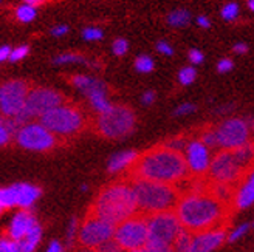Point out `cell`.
<instances>
[{
    "label": "cell",
    "mask_w": 254,
    "mask_h": 252,
    "mask_svg": "<svg viewBox=\"0 0 254 252\" xmlns=\"http://www.w3.org/2000/svg\"><path fill=\"white\" fill-rule=\"evenodd\" d=\"M197 78V71L194 67H185L179 73V81L182 85H190Z\"/></svg>",
    "instance_id": "4dcf8cb0"
},
{
    "label": "cell",
    "mask_w": 254,
    "mask_h": 252,
    "mask_svg": "<svg viewBox=\"0 0 254 252\" xmlns=\"http://www.w3.org/2000/svg\"><path fill=\"white\" fill-rule=\"evenodd\" d=\"M166 20L174 28H183L190 22V12L188 9H174L168 14Z\"/></svg>",
    "instance_id": "cb8c5ba5"
},
{
    "label": "cell",
    "mask_w": 254,
    "mask_h": 252,
    "mask_svg": "<svg viewBox=\"0 0 254 252\" xmlns=\"http://www.w3.org/2000/svg\"><path fill=\"white\" fill-rule=\"evenodd\" d=\"M16 140L19 146L28 150H36V152H45L52 150L58 144V138L47 130L44 125L39 124H25L23 127L17 132Z\"/></svg>",
    "instance_id": "4fadbf2b"
},
{
    "label": "cell",
    "mask_w": 254,
    "mask_h": 252,
    "mask_svg": "<svg viewBox=\"0 0 254 252\" xmlns=\"http://www.w3.org/2000/svg\"><path fill=\"white\" fill-rule=\"evenodd\" d=\"M41 237H42V229H41L39 223H37L27 237L22 238L20 242H17L20 252H34V249L41 242Z\"/></svg>",
    "instance_id": "603a6c76"
},
{
    "label": "cell",
    "mask_w": 254,
    "mask_h": 252,
    "mask_svg": "<svg viewBox=\"0 0 254 252\" xmlns=\"http://www.w3.org/2000/svg\"><path fill=\"white\" fill-rule=\"evenodd\" d=\"M183 155L186 158L190 176H192V178H203L211 164L209 149L197 140H190L185 149Z\"/></svg>",
    "instance_id": "9a60e30c"
},
{
    "label": "cell",
    "mask_w": 254,
    "mask_h": 252,
    "mask_svg": "<svg viewBox=\"0 0 254 252\" xmlns=\"http://www.w3.org/2000/svg\"><path fill=\"white\" fill-rule=\"evenodd\" d=\"M138 156V152L135 150H126V152H120L117 155H113L110 159H109V172L110 173H117V172H121V170H126L129 169L133 161L136 159Z\"/></svg>",
    "instance_id": "44dd1931"
},
{
    "label": "cell",
    "mask_w": 254,
    "mask_h": 252,
    "mask_svg": "<svg viewBox=\"0 0 254 252\" xmlns=\"http://www.w3.org/2000/svg\"><path fill=\"white\" fill-rule=\"evenodd\" d=\"M233 51H234V53H237V54H245V53L248 51V45H247V44H244V42H239V44H236V45H234Z\"/></svg>",
    "instance_id": "681fc988"
},
{
    "label": "cell",
    "mask_w": 254,
    "mask_h": 252,
    "mask_svg": "<svg viewBox=\"0 0 254 252\" xmlns=\"http://www.w3.org/2000/svg\"><path fill=\"white\" fill-rule=\"evenodd\" d=\"M28 53H30V47L28 45H19V47L11 50V54H9V59L8 60H11V62H19L23 57H27Z\"/></svg>",
    "instance_id": "836d02e7"
},
{
    "label": "cell",
    "mask_w": 254,
    "mask_h": 252,
    "mask_svg": "<svg viewBox=\"0 0 254 252\" xmlns=\"http://www.w3.org/2000/svg\"><path fill=\"white\" fill-rule=\"evenodd\" d=\"M41 124L56 138H70L81 133L87 127V119L81 108L71 104H62L53 110L47 111L39 118Z\"/></svg>",
    "instance_id": "5b68a950"
},
{
    "label": "cell",
    "mask_w": 254,
    "mask_h": 252,
    "mask_svg": "<svg viewBox=\"0 0 254 252\" xmlns=\"http://www.w3.org/2000/svg\"><path fill=\"white\" fill-rule=\"evenodd\" d=\"M11 47L8 45H3V47H0V62H3V60H8L9 59V54H11Z\"/></svg>",
    "instance_id": "bcb514c9"
},
{
    "label": "cell",
    "mask_w": 254,
    "mask_h": 252,
    "mask_svg": "<svg viewBox=\"0 0 254 252\" xmlns=\"http://www.w3.org/2000/svg\"><path fill=\"white\" fill-rule=\"evenodd\" d=\"M247 231H248V224L240 226V228H237L230 237H228V242H236V240H239V238L242 237L244 234H247Z\"/></svg>",
    "instance_id": "7bdbcfd3"
},
{
    "label": "cell",
    "mask_w": 254,
    "mask_h": 252,
    "mask_svg": "<svg viewBox=\"0 0 254 252\" xmlns=\"http://www.w3.org/2000/svg\"><path fill=\"white\" fill-rule=\"evenodd\" d=\"M88 210L115 226L138 213L136 197L130 181L121 178L104 186Z\"/></svg>",
    "instance_id": "3957f363"
},
{
    "label": "cell",
    "mask_w": 254,
    "mask_h": 252,
    "mask_svg": "<svg viewBox=\"0 0 254 252\" xmlns=\"http://www.w3.org/2000/svg\"><path fill=\"white\" fill-rule=\"evenodd\" d=\"M47 252H64V248H62V245L59 243V242H52L50 243V246H48V249H47Z\"/></svg>",
    "instance_id": "f907efd6"
},
{
    "label": "cell",
    "mask_w": 254,
    "mask_h": 252,
    "mask_svg": "<svg viewBox=\"0 0 254 252\" xmlns=\"http://www.w3.org/2000/svg\"><path fill=\"white\" fill-rule=\"evenodd\" d=\"M3 210H5V209H3V207H2V206H0V213H2V212H3Z\"/></svg>",
    "instance_id": "11a10c76"
},
{
    "label": "cell",
    "mask_w": 254,
    "mask_h": 252,
    "mask_svg": "<svg viewBox=\"0 0 254 252\" xmlns=\"http://www.w3.org/2000/svg\"><path fill=\"white\" fill-rule=\"evenodd\" d=\"M247 5H248L250 11H253V12H254V0H248V2H247Z\"/></svg>",
    "instance_id": "db71d44e"
},
{
    "label": "cell",
    "mask_w": 254,
    "mask_h": 252,
    "mask_svg": "<svg viewBox=\"0 0 254 252\" xmlns=\"http://www.w3.org/2000/svg\"><path fill=\"white\" fill-rule=\"evenodd\" d=\"M190 242H192V234L186 232L185 229L182 231V234L177 237V240L172 245V251L174 252H189V246Z\"/></svg>",
    "instance_id": "4316f807"
},
{
    "label": "cell",
    "mask_w": 254,
    "mask_h": 252,
    "mask_svg": "<svg viewBox=\"0 0 254 252\" xmlns=\"http://www.w3.org/2000/svg\"><path fill=\"white\" fill-rule=\"evenodd\" d=\"M76 224H78V221H76V220L73 218L71 223H70V228H68V234H67V240H68V243H73V242H74V237H76Z\"/></svg>",
    "instance_id": "f6af8a7d"
},
{
    "label": "cell",
    "mask_w": 254,
    "mask_h": 252,
    "mask_svg": "<svg viewBox=\"0 0 254 252\" xmlns=\"http://www.w3.org/2000/svg\"><path fill=\"white\" fill-rule=\"evenodd\" d=\"M147 220V245L146 246H172L183 231L182 224L175 215V210H164L152 213Z\"/></svg>",
    "instance_id": "ba28073f"
},
{
    "label": "cell",
    "mask_w": 254,
    "mask_h": 252,
    "mask_svg": "<svg viewBox=\"0 0 254 252\" xmlns=\"http://www.w3.org/2000/svg\"><path fill=\"white\" fill-rule=\"evenodd\" d=\"M195 111V105L194 104H182L180 107H177L175 111H174V116H185V115H189V113Z\"/></svg>",
    "instance_id": "74e56055"
},
{
    "label": "cell",
    "mask_w": 254,
    "mask_h": 252,
    "mask_svg": "<svg viewBox=\"0 0 254 252\" xmlns=\"http://www.w3.org/2000/svg\"><path fill=\"white\" fill-rule=\"evenodd\" d=\"M147 220L146 215L135 213L130 218H127L117 224L113 240H115L123 251L135 252L138 249H143L147 245Z\"/></svg>",
    "instance_id": "30bf717a"
},
{
    "label": "cell",
    "mask_w": 254,
    "mask_h": 252,
    "mask_svg": "<svg viewBox=\"0 0 254 252\" xmlns=\"http://www.w3.org/2000/svg\"><path fill=\"white\" fill-rule=\"evenodd\" d=\"M141 101H143V104H146V105H150L152 102L155 101V93L154 92H146L144 95H143V98H141Z\"/></svg>",
    "instance_id": "7dc6e473"
},
{
    "label": "cell",
    "mask_w": 254,
    "mask_h": 252,
    "mask_svg": "<svg viewBox=\"0 0 254 252\" xmlns=\"http://www.w3.org/2000/svg\"><path fill=\"white\" fill-rule=\"evenodd\" d=\"M154 67H155L154 59L147 54H141L135 59V68L139 73H150L152 70H154Z\"/></svg>",
    "instance_id": "f546056e"
},
{
    "label": "cell",
    "mask_w": 254,
    "mask_h": 252,
    "mask_svg": "<svg viewBox=\"0 0 254 252\" xmlns=\"http://www.w3.org/2000/svg\"><path fill=\"white\" fill-rule=\"evenodd\" d=\"M117 226L87 210V215L79 228L78 240L84 248H98L113 238Z\"/></svg>",
    "instance_id": "8fae6325"
},
{
    "label": "cell",
    "mask_w": 254,
    "mask_h": 252,
    "mask_svg": "<svg viewBox=\"0 0 254 252\" xmlns=\"http://www.w3.org/2000/svg\"><path fill=\"white\" fill-rule=\"evenodd\" d=\"M123 178L182 186L185 192V186L192 176L189 173L185 155L161 143L138 153L133 164L126 169Z\"/></svg>",
    "instance_id": "7a4b0ae2"
},
{
    "label": "cell",
    "mask_w": 254,
    "mask_h": 252,
    "mask_svg": "<svg viewBox=\"0 0 254 252\" xmlns=\"http://www.w3.org/2000/svg\"><path fill=\"white\" fill-rule=\"evenodd\" d=\"M135 252H174L172 246H144L143 249H138Z\"/></svg>",
    "instance_id": "b9f144b4"
},
{
    "label": "cell",
    "mask_w": 254,
    "mask_h": 252,
    "mask_svg": "<svg viewBox=\"0 0 254 252\" xmlns=\"http://www.w3.org/2000/svg\"><path fill=\"white\" fill-rule=\"evenodd\" d=\"M197 25L200 28H209L211 27V20L206 16H198L197 17Z\"/></svg>",
    "instance_id": "c3c4849f"
},
{
    "label": "cell",
    "mask_w": 254,
    "mask_h": 252,
    "mask_svg": "<svg viewBox=\"0 0 254 252\" xmlns=\"http://www.w3.org/2000/svg\"><path fill=\"white\" fill-rule=\"evenodd\" d=\"M81 62H85V57L76 53H62L59 56H56L53 59V64L56 65H64V64H81Z\"/></svg>",
    "instance_id": "83f0119b"
},
{
    "label": "cell",
    "mask_w": 254,
    "mask_h": 252,
    "mask_svg": "<svg viewBox=\"0 0 254 252\" xmlns=\"http://www.w3.org/2000/svg\"><path fill=\"white\" fill-rule=\"evenodd\" d=\"M174 210L182 228L192 235L228 229L237 212L231 204L208 191L205 178L189 180L186 192H183Z\"/></svg>",
    "instance_id": "6da1fadb"
},
{
    "label": "cell",
    "mask_w": 254,
    "mask_h": 252,
    "mask_svg": "<svg viewBox=\"0 0 254 252\" xmlns=\"http://www.w3.org/2000/svg\"><path fill=\"white\" fill-rule=\"evenodd\" d=\"M79 252H98V251H96V248H82Z\"/></svg>",
    "instance_id": "f5cc1de1"
},
{
    "label": "cell",
    "mask_w": 254,
    "mask_h": 252,
    "mask_svg": "<svg viewBox=\"0 0 254 252\" xmlns=\"http://www.w3.org/2000/svg\"><path fill=\"white\" fill-rule=\"evenodd\" d=\"M37 224V220L34 218V215L28 210H22L19 212L17 215L12 218L11 221V226H9V231H8V235H9V240L12 242H20L22 238H25L30 231L34 228Z\"/></svg>",
    "instance_id": "e0dca14e"
},
{
    "label": "cell",
    "mask_w": 254,
    "mask_h": 252,
    "mask_svg": "<svg viewBox=\"0 0 254 252\" xmlns=\"http://www.w3.org/2000/svg\"><path fill=\"white\" fill-rule=\"evenodd\" d=\"M98 252H123V249L120 248V245L115 240H109L106 243H103L101 246L96 248Z\"/></svg>",
    "instance_id": "e575fe53"
},
{
    "label": "cell",
    "mask_w": 254,
    "mask_h": 252,
    "mask_svg": "<svg viewBox=\"0 0 254 252\" xmlns=\"http://www.w3.org/2000/svg\"><path fill=\"white\" fill-rule=\"evenodd\" d=\"M192 140L200 141L201 144H205L208 149H217L219 141H217V133H215V125L214 124H205L200 129H195L194 132H190Z\"/></svg>",
    "instance_id": "7402d4cb"
},
{
    "label": "cell",
    "mask_w": 254,
    "mask_h": 252,
    "mask_svg": "<svg viewBox=\"0 0 254 252\" xmlns=\"http://www.w3.org/2000/svg\"><path fill=\"white\" fill-rule=\"evenodd\" d=\"M130 181L132 189L136 197L138 213L152 215L164 210H174L179 200L183 195L182 186L154 183L144 180H127Z\"/></svg>",
    "instance_id": "277c9868"
},
{
    "label": "cell",
    "mask_w": 254,
    "mask_h": 252,
    "mask_svg": "<svg viewBox=\"0 0 254 252\" xmlns=\"http://www.w3.org/2000/svg\"><path fill=\"white\" fill-rule=\"evenodd\" d=\"M62 104H65V98L59 92L53 90V88H45V87L31 88L27 96V102H25L23 110L14 119L23 127L30 119L37 116L41 118L47 111L53 110Z\"/></svg>",
    "instance_id": "9c48e42d"
},
{
    "label": "cell",
    "mask_w": 254,
    "mask_h": 252,
    "mask_svg": "<svg viewBox=\"0 0 254 252\" xmlns=\"http://www.w3.org/2000/svg\"><path fill=\"white\" fill-rule=\"evenodd\" d=\"M0 252H20L19 243L12 240H2L0 242Z\"/></svg>",
    "instance_id": "d590c367"
},
{
    "label": "cell",
    "mask_w": 254,
    "mask_h": 252,
    "mask_svg": "<svg viewBox=\"0 0 254 252\" xmlns=\"http://www.w3.org/2000/svg\"><path fill=\"white\" fill-rule=\"evenodd\" d=\"M11 140V135L8 132V129L5 127V124H3V119H0V146H5L8 144Z\"/></svg>",
    "instance_id": "60d3db41"
},
{
    "label": "cell",
    "mask_w": 254,
    "mask_h": 252,
    "mask_svg": "<svg viewBox=\"0 0 254 252\" xmlns=\"http://www.w3.org/2000/svg\"><path fill=\"white\" fill-rule=\"evenodd\" d=\"M36 16H37V8H34L31 5H27V3L17 6V9H16V17L22 23L33 22L36 19Z\"/></svg>",
    "instance_id": "484cf974"
},
{
    "label": "cell",
    "mask_w": 254,
    "mask_h": 252,
    "mask_svg": "<svg viewBox=\"0 0 254 252\" xmlns=\"http://www.w3.org/2000/svg\"><path fill=\"white\" fill-rule=\"evenodd\" d=\"M248 175L251 173H248L239 162L233 149H222L212 156L205 180L214 184H223L239 189V186L247 180Z\"/></svg>",
    "instance_id": "8992f818"
},
{
    "label": "cell",
    "mask_w": 254,
    "mask_h": 252,
    "mask_svg": "<svg viewBox=\"0 0 254 252\" xmlns=\"http://www.w3.org/2000/svg\"><path fill=\"white\" fill-rule=\"evenodd\" d=\"M47 0H23V3H27V5H31V6H34V8H37L39 5H42V3H45Z\"/></svg>",
    "instance_id": "816d5d0a"
},
{
    "label": "cell",
    "mask_w": 254,
    "mask_h": 252,
    "mask_svg": "<svg viewBox=\"0 0 254 252\" xmlns=\"http://www.w3.org/2000/svg\"><path fill=\"white\" fill-rule=\"evenodd\" d=\"M226 240V229H217L211 232H203L192 235L189 252H212L223 245Z\"/></svg>",
    "instance_id": "2e32d148"
},
{
    "label": "cell",
    "mask_w": 254,
    "mask_h": 252,
    "mask_svg": "<svg viewBox=\"0 0 254 252\" xmlns=\"http://www.w3.org/2000/svg\"><path fill=\"white\" fill-rule=\"evenodd\" d=\"M234 68V64H233V60L231 59H222L219 60V64H217V71L219 73H228V71H231Z\"/></svg>",
    "instance_id": "ab89813d"
},
{
    "label": "cell",
    "mask_w": 254,
    "mask_h": 252,
    "mask_svg": "<svg viewBox=\"0 0 254 252\" xmlns=\"http://www.w3.org/2000/svg\"><path fill=\"white\" fill-rule=\"evenodd\" d=\"M88 99H90L92 107L98 111V115H101V113H106V111H109L112 108V104L109 102V99H107V92H96V93L88 96Z\"/></svg>",
    "instance_id": "d4e9b609"
},
{
    "label": "cell",
    "mask_w": 254,
    "mask_h": 252,
    "mask_svg": "<svg viewBox=\"0 0 254 252\" xmlns=\"http://www.w3.org/2000/svg\"><path fill=\"white\" fill-rule=\"evenodd\" d=\"M82 37L84 41H88V42H96V41H101L104 37V33L101 28H96V27H85L82 30Z\"/></svg>",
    "instance_id": "1f68e13d"
},
{
    "label": "cell",
    "mask_w": 254,
    "mask_h": 252,
    "mask_svg": "<svg viewBox=\"0 0 254 252\" xmlns=\"http://www.w3.org/2000/svg\"><path fill=\"white\" fill-rule=\"evenodd\" d=\"M189 60H190V64H194V65H200L203 59H205V56H203V53L200 51V50L197 48H192V50H189V54H188Z\"/></svg>",
    "instance_id": "8d00e7d4"
},
{
    "label": "cell",
    "mask_w": 254,
    "mask_h": 252,
    "mask_svg": "<svg viewBox=\"0 0 254 252\" xmlns=\"http://www.w3.org/2000/svg\"><path fill=\"white\" fill-rule=\"evenodd\" d=\"M112 51L115 56H124L129 51V42H127L124 37H118V39H115L112 44Z\"/></svg>",
    "instance_id": "d6a6232c"
},
{
    "label": "cell",
    "mask_w": 254,
    "mask_h": 252,
    "mask_svg": "<svg viewBox=\"0 0 254 252\" xmlns=\"http://www.w3.org/2000/svg\"><path fill=\"white\" fill-rule=\"evenodd\" d=\"M71 84L87 96H90L96 92H107V87L103 81L92 76H85V74H76V76H73Z\"/></svg>",
    "instance_id": "d6986e66"
},
{
    "label": "cell",
    "mask_w": 254,
    "mask_h": 252,
    "mask_svg": "<svg viewBox=\"0 0 254 252\" xmlns=\"http://www.w3.org/2000/svg\"><path fill=\"white\" fill-rule=\"evenodd\" d=\"M12 191H14V195H16V204L23 209L30 207L34 201L41 197V189L33 184L17 183L12 186Z\"/></svg>",
    "instance_id": "ac0fdd59"
},
{
    "label": "cell",
    "mask_w": 254,
    "mask_h": 252,
    "mask_svg": "<svg viewBox=\"0 0 254 252\" xmlns=\"http://www.w3.org/2000/svg\"><path fill=\"white\" fill-rule=\"evenodd\" d=\"M0 2H2V0H0Z\"/></svg>",
    "instance_id": "9f6ffc18"
},
{
    "label": "cell",
    "mask_w": 254,
    "mask_h": 252,
    "mask_svg": "<svg viewBox=\"0 0 254 252\" xmlns=\"http://www.w3.org/2000/svg\"><path fill=\"white\" fill-rule=\"evenodd\" d=\"M30 90V84L23 79L8 81L0 85V111L5 118H16L23 110Z\"/></svg>",
    "instance_id": "7c38bea8"
},
{
    "label": "cell",
    "mask_w": 254,
    "mask_h": 252,
    "mask_svg": "<svg viewBox=\"0 0 254 252\" xmlns=\"http://www.w3.org/2000/svg\"><path fill=\"white\" fill-rule=\"evenodd\" d=\"M219 147L237 149L250 143V125L244 119H228L215 125Z\"/></svg>",
    "instance_id": "5bb4252c"
},
{
    "label": "cell",
    "mask_w": 254,
    "mask_h": 252,
    "mask_svg": "<svg viewBox=\"0 0 254 252\" xmlns=\"http://www.w3.org/2000/svg\"><path fill=\"white\" fill-rule=\"evenodd\" d=\"M157 51H158L160 54H164V56H172V54H174V48L171 47L169 42H166V41H160V42H157Z\"/></svg>",
    "instance_id": "f35d334b"
},
{
    "label": "cell",
    "mask_w": 254,
    "mask_h": 252,
    "mask_svg": "<svg viewBox=\"0 0 254 252\" xmlns=\"http://www.w3.org/2000/svg\"><path fill=\"white\" fill-rule=\"evenodd\" d=\"M254 203V172L247 176V180L239 186L236 194V209L240 210Z\"/></svg>",
    "instance_id": "ffe728a7"
},
{
    "label": "cell",
    "mask_w": 254,
    "mask_h": 252,
    "mask_svg": "<svg viewBox=\"0 0 254 252\" xmlns=\"http://www.w3.org/2000/svg\"><path fill=\"white\" fill-rule=\"evenodd\" d=\"M50 33H52V36H55V37H62V36H65L68 33V27H67V25H64V23L55 25Z\"/></svg>",
    "instance_id": "ee69618b"
},
{
    "label": "cell",
    "mask_w": 254,
    "mask_h": 252,
    "mask_svg": "<svg viewBox=\"0 0 254 252\" xmlns=\"http://www.w3.org/2000/svg\"><path fill=\"white\" fill-rule=\"evenodd\" d=\"M135 113L126 105H112L106 113H101L93 122V130L106 140H120L130 135L135 129Z\"/></svg>",
    "instance_id": "52a82bcc"
},
{
    "label": "cell",
    "mask_w": 254,
    "mask_h": 252,
    "mask_svg": "<svg viewBox=\"0 0 254 252\" xmlns=\"http://www.w3.org/2000/svg\"><path fill=\"white\" fill-rule=\"evenodd\" d=\"M239 12H240V8L236 2H228L226 5H223V8L220 11V16L226 22H233L239 17Z\"/></svg>",
    "instance_id": "f1b7e54d"
}]
</instances>
